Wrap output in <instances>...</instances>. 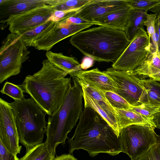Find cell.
Here are the masks:
<instances>
[{
  "label": "cell",
  "instance_id": "obj_10",
  "mask_svg": "<svg viewBox=\"0 0 160 160\" xmlns=\"http://www.w3.org/2000/svg\"><path fill=\"white\" fill-rule=\"evenodd\" d=\"M54 10L52 6L44 4L18 14L12 16L6 25L11 33L25 31L39 26L49 20Z\"/></svg>",
  "mask_w": 160,
  "mask_h": 160
},
{
  "label": "cell",
  "instance_id": "obj_41",
  "mask_svg": "<svg viewBox=\"0 0 160 160\" xmlns=\"http://www.w3.org/2000/svg\"><path fill=\"white\" fill-rule=\"evenodd\" d=\"M157 137L158 140V142L160 143V136L157 135Z\"/></svg>",
  "mask_w": 160,
  "mask_h": 160
},
{
  "label": "cell",
  "instance_id": "obj_20",
  "mask_svg": "<svg viewBox=\"0 0 160 160\" xmlns=\"http://www.w3.org/2000/svg\"><path fill=\"white\" fill-rule=\"evenodd\" d=\"M160 71V53L158 50H156L152 51L133 73L142 79V78L149 77Z\"/></svg>",
  "mask_w": 160,
  "mask_h": 160
},
{
  "label": "cell",
  "instance_id": "obj_37",
  "mask_svg": "<svg viewBox=\"0 0 160 160\" xmlns=\"http://www.w3.org/2000/svg\"><path fill=\"white\" fill-rule=\"evenodd\" d=\"M52 160H78L73 155L70 154H62L59 156H57Z\"/></svg>",
  "mask_w": 160,
  "mask_h": 160
},
{
  "label": "cell",
  "instance_id": "obj_1",
  "mask_svg": "<svg viewBox=\"0 0 160 160\" xmlns=\"http://www.w3.org/2000/svg\"><path fill=\"white\" fill-rule=\"evenodd\" d=\"M68 138L69 152L82 149L94 157L100 153L114 156L122 151L120 136L92 108L84 107L74 133Z\"/></svg>",
  "mask_w": 160,
  "mask_h": 160
},
{
  "label": "cell",
  "instance_id": "obj_11",
  "mask_svg": "<svg viewBox=\"0 0 160 160\" xmlns=\"http://www.w3.org/2000/svg\"><path fill=\"white\" fill-rule=\"evenodd\" d=\"M0 140L11 152L17 155L22 147L19 140L13 108L10 103L0 98Z\"/></svg>",
  "mask_w": 160,
  "mask_h": 160
},
{
  "label": "cell",
  "instance_id": "obj_28",
  "mask_svg": "<svg viewBox=\"0 0 160 160\" xmlns=\"http://www.w3.org/2000/svg\"><path fill=\"white\" fill-rule=\"evenodd\" d=\"M0 92L11 97L15 101L25 99L23 94L24 90L21 86L8 82L5 83Z\"/></svg>",
  "mask_w": 160,
  "mask_h": 160
},
{
  "label": "cell",
  "instance_id": "obj_3",
  "mask_svg": "<svg viewBox=\"0 0 160 160\" xmlns=\"http://www.w3.org/2000/svg\"><path fill=\"white\" fill-rule=\"evenodd\" d=\"M70 43L94 61L114 62L131 42L125 32L99 26L80 31L72 36Z\"/></svg>",
  "mask_w": 160,
  "mask_h": 160
},
{
  "label": "cell",
  "instance_id": "obj_9",
  "mask_svg": "<svg viewBox=\"0 0 160 160\" xmlns=\"http://www.w3.org/2000/svg\"><path fill=\"white\" fill-rule=\"evenodd\" d=\"M108 75L118 87L116 93L131 106L140 103L144 91L143 79L133 72L115 70L112 67L103 71Z\"/></svg>",
  "mask_w": 160,
  "mask_h": 160
},
{
  "label": "cell",
  "instance_id": "obj_27",
  "mask_svg": "<svg viewBox=\"0 0 160 160\" xmlns=\"http://www.w3.org/2000/svg\"><path fill=\"white\" fill-rule=\"evenodd\" d=\"M129 109L140 114L155 124L153 122L154 116L160 110V106L140 103L136 106H132Z\"/></svg>",
  "mask_w": 160,
  "mask_h": 160
},
{
  "label": "cell",
  "instance_id": "obj_36",
  "mask_svg": "<svg viewBox=\"0 0 160 160\" xmlns=\"http://www.w3.org/2000/svg\"><path fill=\"white\" fill-rule=\"evenodd\" d=\"M94 60L92 58L85 56L82 59L80 64V67L82 70H85L93 66Z\"/></svg>",
  "mask_w": 160,
  "mask_h": 160
},
{
  "label": "cell",
  "instance_id": "obj_17",
  "mask_svg": "<svg viewBox=\"0 0 160 160\" xmlns=\"http://www.w3.org/2000/svg\"><path fill=\"white\" fill-rule=\"evenodd\" d=\"M48 59L52 63L65 71L72 77L74 73L82 70L80 64L74 57L65 56L62 53L48 51L46 53Z\"/></svg>",
  "mask_w": 160,
  "mask_h": 160
},
{
  "label": "cell",
  "instance_id": "obj_31",
  "mask_svg": "<svg viewBox=\"0 0 160 160\" xmlns=\"http://www.w3.org/2000/svg\"><path fill=\"white\" fill-rule=\"evenodd\" d=\"M135 160H160V144L158 142Z\"/></svg>",
  "mask_w": 160,
  "mask_h": 160
},
{
  "label": "cell",
  "instance_id": "obj_14",
  "mask_svg": "<svg viewBox=\"0 0 160 160\" xmlns=\"http://www.w3.org/2000/svg\"><path fill=\"white\" fill-rule=\"evenodd\" d=\"M82 80L104 93L111 91L116 93L118 87L107 74L97 68L89 70H81L75 72L72 77Z\"/></svg>",
  "mask_w": 160,
  "mask_h": 160
},
{
  "label": "cell",
  "instance_id": "obj_15",
  "mask_svg": "<svg viewBox=\"0 0 160 160\" xmlns=\"http://www.w3.org/2000/svg\"><path fill=\"white\" fill-rule=\"evenodd\" d=\"M44 4H47V0H1L0 23L3 25V28L11 16L21 14Z\"/></svg>",
  "mask_w": 160,
  "mask_h": 160
},
{
  "label": "cell",
  "instance_id": "obj_13",
  "mask_svg": "<svg viewBox=\"0 0 160 160\" xmlns=\"http://www.w3.org/2000/svg\"><path fill=\"white\" fill-rule=\"evenodd\" d=\"M128 5L127 0H91L76 15L94 23L95 20Z\"/></svg>",
  "mask_w": 160,
  "mask_h": 160
},
{
  "label": "cell",
  "instance_id": "obj_7",
  "mask_svg": "<svg viewBox=\"0 0 160 160\" xmlns=\"http://www.w3.org/2000/svg\"><path fill=\"white\" fill-rule=\"evenodd\" d=\"M155 128L148 125H133L121 129L120 136L122 152L135 160L158 142Z\"/></svg>",
  "mask_w": 160,
  "mask_h": 160
},
{
  "label": "cell",
  "instance_id": "obj_12",
  "mask_svg": "<svg viewBox=\"0 0 160 160\" xmlns=\"http://www.w3.org/2000/svg\"><path fill=\"white\" fill-rule=\"evenodd\" d=\"M94 25L91 23L68 24L64 20L55 22L52 28L33 42L38 50L49 51L56 43Z\"/></svg>",
  "mask_w": 160,
  "mask_h": 160
},
{
  "label": "cell",
  "instance_id": "obj_39",
  "mask_svg": "<svg viewBox=\"0 0 160 160\" xmlns=\"http://www.w3.org/2000/svg\"><path fill=\"white\" fill-rule=\"evenodd\" d=\"M153 122L156 128L160 129V110L154 115Z\"/></svg>",
  "mask_w": 160,
  "mask_h": 160
},
{
  "label": "cell",
  "instance_id": "obj_4",
  "mask_svg": "<svg viewBox=\"0 0 160 160\" xmlns=\"http://www.w3.org/2000/svg\"><path fill=\"white\" fill-rule=\"evenodd\" d=\"M60 107L51 116H48L44 142L49 150L56 154V149L60 144L64 145L68 135L76 125L82 111L83 91L74 78Z\"/></svg>",
  "mask_w": 160,
  "mask_h": 160
},
{
  "label": "cell",
  "instance_id": "obj_5",
  "mask_svg": "<svg viewBox=\"0 0 160 160\" xmlns=\"http://www.w3.org/2000/svg\"><path fill=\"white\" fill-rule=\"evenodd\" d=\"M15 116L19 142L26 151L42 143L47 125L46 113L31 97L10 103Z\"/></svg>",
  "mask_w": 160,
  "mask_h": 160
},
{
  "label": "cell",
  "instance_id": "obj_38",
  "mask_svg": "<svg viewBox=\"0 0 160 160\" xmlns=\"http://www.w3.org/2000/svg\"><path fill=\"white\" fill-rule=\"evenodd\" d=\"M155 22L156 24L159 39L158 44V50L160 53V13L157 15Z\"/></svg>",
  "mask_w": 160,
  "mask_h": 160
},
{
  "label": "cell",
  "instance_id": "obj_26",
  "mask_svg": "<svg viewBox=\"0 0 160 160\" xmlns=\"http://www.w3.org/2000/svg\"><path fill=\"white\" fill-rule=\"evenodd\" d=\"M91 0H47V4L54 10L64 11L81 8Z\"/></svg>",
  "mask_w": 160,
  "mask_h": 160
},
{
  "label": "cell",
  "instance_id": "obj_35",
  "mask_svg": "<svg viewBox=\"0 0 160 160\" xmlns=\"http://www.w3.org/2000/svg\"><path fill=\"white\" fill-rule=\"evenodd\" d=\"M76 14L63 20L68 24L91 23L94 25L93 22L85 20L77 16Z\"/></svg>",
  "mask_w": 160,
  "mask_h": 160
},
{
  "label": "cell",
  "instance_id": "obj_40",
  "mask_svg": "<svg viewBox=\"0 0 160 160\" xmlns=\"http://www.w3.org/2000/svg\"><path fill=\"white\" fill-rule=\"evenodd\" d=\"M149 77L157 81L160 82V71L155 74L150 76Z\"/></svg>",
  "mask_w": 160,
  "mask_h": 160
},
{
  "label": "cell",
  "instance_id": "obj_21",
  "mask_svg": "<svg viewBox=\"0 0 160 160\" xmlns=\"http://www.w3.org/2000/svg\"><path fill=\"white\" fill-rule=\"evenodd\" d=\"M143 82L144 91L139 104L160 106V83L151 78L143 79Z\"/></svg>",
  "mask_w": 160,
  "mask_h": 160
},
{
  "label": "cell",
  "instance_id": "obj_30",
  "mask_svg": "<svg viewBox=\"0 0 160 160\" xmlns=\"http://www.w3.org/2000/svg\"><path fill=\"white\" fill-rule=\"evenodd\" d=\"M128 4L134 9H148L160 3V0H127Z\"/></svg>",
  "mask_w": 160,
  "mask_h": 160
},
{
  "label": "cell",
  "instance_id": "obj_24",
  "mask_svg": "<svg viewBox=\"0 0 160 160\" xmlns=\"http://www.w3.org/2000/svg\"><path fill=\"white\" fill-rule=\"evenodd\" d=\"M82 90L84 101V107L91 108L97 112L112 128L117 135L119 137L120 130L118 125L112 120L95 99L87 94L84 91Z\"/></svg>",
  "mask_w": 160,
  "mask_h": 160
},
{
  "label": "cell",
  "instance_id": "obj_8",
  "mask_svg": "<svg viewBox=\"0 0 160 160\" xmlns=\"http://www.w3.org/2000/svg\"><path fill=\"white\" fill-rule=\"evenodd\" d=\"M151 46L147 32L144 28H140L112 67L117 70L133 72L152 52Z\"/></svg>",
  "mask_w": 160,
  "mask_h": 160
},
{
  "label": "cell",
  "instance_id": "obj_34",
  "mask_svg": "<svg viewBox=\"0 0 160 160\" xmlns=\"http://www.w3.org/2000/svg\"><path fill=\"white\" fill-rule=\"evenodd\" d=\"M16 155L9 151L0 140V160H18Z\"/></svg>",
  "mask_w": 160,
  "mask_h": 160
},
{
  "label": "cell",
  "instance_id": "obj_18",
  "mask_svg": "<svg viewBox=\"0 0 160 160\" xmlns=\"http://www.w3.org/2000/svg\"><path fill=\"white\" fill-rule=\"evenodd\" d=\"M74 78L82 88V89L98 102L112 120L118 125L115 109L110 104L103 91L92 87L79 79Z\"/></svg>",
  "mask_w": 160,
  "mask_h": 160
},
{
  "label": "cell",
  "instance_id": "obj_29",
  "mask_svg": "<svg viewBox=\"0 0 160 160\" xmlns=\"http://www.w3.org/2000/svg\"><path fill=\"white\" fill-rule=\"evenodd\" d=\"M107 99L114 108L128 110L132 106L124 98L117 93L111 91L105 92Z\"/></svg>",
  "mask_w": 160,
  "mask_h": 160
},
{
  "label": "cell",
  "instance_id": "obj_6",
  "mask_svg": "<svg viewBox=\"0 0 160 160\" xmlns=\"http://www.w3.org/2000/svg\"><path fill=\"white\" fill-rule=\"evenodd\" d=\"M21 37L10 33L3 40L0 49V83L20 72L30 52Z\"/></svg>",
  "mask_w": 160,
  "mask_h": 160
},
{
  "label": "cell",
  "instance_id": "obj_19",
  "mask_svg": "<svg viewBox=\"0 0 160 160\" xmlns=\"http://www.w3.org/2000/svg\"><path fill=\"white\" fill-rule=\"evenodd\" d=\"M114 109L120 131L122 128L133 125H148L156 128L155 124L134 111Z\"/></svg>",
  "mask_w": 160,
  "mask_h": 160
},
{
  "label": "cell",
  "instance_id": "obj_22",
  "mask_svg": "<svg viewBox=\"0 0 160 160\" xmlns=\"http://www.w3.org/2000/svg\"><path fill=\"white\" fill-rule=\"evenodd\" d=\"M55 23L49 20L34 28L16 33L21 37L27 47L32 46L35 41L50 30Z\"/></svg>",
  "mask_w": 160,
  "mask_h": 160
},
{
  "label": "cell",
  "instance_id": "obj_2",
  "mask_svg": "<svg viewBox=\"0 0 160 160\" xmlns=\"http://www.w3.org/2000/svg\"><path fill=\"white\" fill-rule=\"evenodd\" d=\"M41 69L28 75L20 85L48 116H51L62 104L71 85L68 74L50 62L43 60Z\"/></svg>",
  "mask_w": 160,
  "mask_h": 160
},
{
  "label": "cell",
  "instance_id": "obj_23",
  "mask_svg": "<svg viewBox=\"0 0 160 160\" xmlns=\"http://www.w3.org/2000/svg\"><path fill=\"white\" fill-rule=\"evenodd\" d=\"M148 9H134L131 15L125 32L128 39L131 41L138 30L143 28L144 22L148 11Z\"/></svg>",
  "mask_w": 160,
  "mask_h": 160
},
{
  "label": "cell",
  "instance_id": "obj_25",
  "mask_svg": "<svg viewBox=\"0 0 160 160\" xmlns=\"http://www.w3.org/2000/svg\"><path fill=\"white\" fill-rule=\"evenodd\" d=\"M55 157L44 142L26 151L25 155L18 160H52Z\"/></svg>",
  "mask_w": 160,
  "mask_h": 160
},
{
  "label": "cell",
  "instance_id": "obj_32",
  "mask_svg": "<svg viewBox=\"0 0 160 160\" xmlns=\"http://www.w3.org/2000/svg\"><path fill=\"white\" fill-rule=\"evenodd\" d=\"M81 8L64 11L54 10L53 13L49 20L58 22L65 20L77 14Z\"/></svg>",
  "mask_w": 160,
  "mask_h": 160
},
{
  "label": "cell",
  "instance_id": "obj_33",
  "mask_svg": "<svg viewBox=\"0 0 160 160\" xmlns=\"http://www.w3.org/2000/svg\"><path fill=\"white\" fill-rule=\"evenodd\" d=\"M156 14H147L146 19L144 22V25L146 26L147 33L150 39L155 32V24L157 17Z\"/></svg>",
  "mask_w": 160,
  "mask_h": 160
},
{
  "label": "cell",
  "instance_id": "obj_16",
  "mask_svg": "<svg viewBox=\"0 0 160 160\" xmlns=\"http://www.w3.org/2000/svg\"><path fill=\"white\" fill-rule=\"evenodd\" d=\"M134 10L128 5L121 9L98 18L93 22L94 25L110 27L125 32L129 18Z\"/></svg>",
  "mask_w": 160,
  "mask_h": 160
}]
</instances>
